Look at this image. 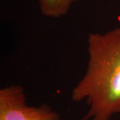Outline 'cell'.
I'll list each match as a JSON object with an SVG mask.
<instances>
[{
    "label": "cell",
    "instance_id": "1",
    "mask_svg": "<svg viewBox=\"0 0 120 120\" xmlns=\"http://www.w3.org/2000/svg\"><path fill=\"white\" fill-rule=\"evenodd\" d=\"M86 73L75 86L71 99L86 100L89 109L82 120H110L120 113V28L90 33Z\"/></svg>",
    "mask_w": 120,
    "mask_h": 120
},
{
    "label": "cell",
    "instance_id": "2",
    "mask_svg": "<svg viewBox=\"0 0 120 120\" xmlns=\"http://www.w3.org/2000/svg\"><path fill=\"white\" fill-rule=\"evenodd\" d=\"M0 120H61L60 115L47 104L27 105L24 89L11 86L0 90Z\"/></svg>",
    "mask_w": 120,
    "mask_h": 120
},
{
    "label": "cell",
    "instance_id": "3",
    "mask_svg": "<svg viewBox=\"0 0 120 120\" xmlns=\"http://www.w3.org/2000/svg\"><path fill=\"white\" fill-rule=\"evenodd\" d=\"M77 0H39L41 14L47 17L59 18L68 13Z\"/></svg>",
    "mask_w": 120,
    "mask_h": 120
}]
</instances>
